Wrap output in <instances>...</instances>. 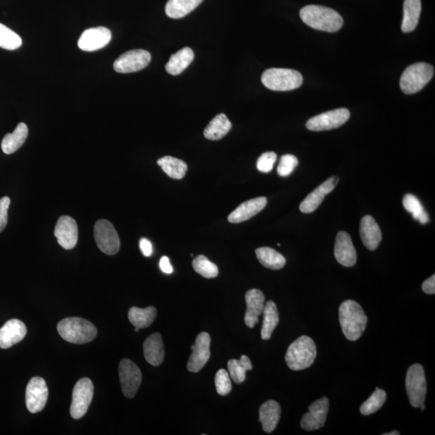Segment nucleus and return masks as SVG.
I'll return each mask as SVG.
<instances>
[{
	"label": "nucleus",
	"instance_id": "nucleus-1",
	"mask_svg": "<svg viewBox=\"0 0 435 435\" xmlns=\"http://www.w3.org/2000/svg\"><path fill=\"white\" fill-rule=\"evenodd\" d=\"M300 17L308 26L320 31L335 33L344 24L343 18L334 9L320 5H308L302 8Z\"/></svg>",
	"mask_w": 435,
	"mask_h": 435
},
{
	"label": "nucleus",
	"instance_id": "nucleus-2",
	"mask_svg": "<svg viewBox=\"0 0 435 435\" xmlns=\"http://www.w3.org/2000/svg\"><path fill=\"white\" fill-rule=\"evenodd\" d=\"M339 317L346 338L350 341L358 340L368 324L363 308L353 300H346L340 306Z\"/></svg>",
	"mask_w": 435,
	"mask_h": 435
},
{
	"label": "nucleus",
	"instance_id": "nucleus-3",
	"mask_svg": "<svg viewBox=\"0 0 435 435\" xmlns=\"http://www.w3.org/2000/svg\"><path fill=\"white\" fill-rule=\"evenodd\" d=\"M57 331L63 340L75 344L90 343L98 333L92 322L77 317H66L59 322Z\"/></svg>",
	"mask_w": 435,
	"mask_h": 435
},
{
	"label": "nucleus",
	"instance_id": "nucleus-4",
	"mask_svg": "<svg viewBox=\"0 0 435 435\" xmlns=\"http://www.w3.org/2000/svg\"><path fill=\"white\" fill-rule=\"evenodd\" d=\"M317 349L314 340L302 335L290 345L286 351V362L291 370H304L314 364Z\"/></svg>",
	"mask_w": 435,
	"mask_h": 435
},
{
	"label": "nucleus",
	"instance_id": "nucleus-5",
	"mask_svg": "<svg viewBox=\"0 0 435 435\" xmlns=\"http://www.w3.org/2000/svg\"><path fill=\"white\" fill-rule=\"evenodd\" d=\"M434 70L428 63L418 62L405 70L400 80V89L407 95L415 94L432 80Z\"/></svg>",
	"mask_w": 435,
	"mask_h": 435
},
{
	"label": "nucleus",
	"instance_id": "nucleus-6",
	"mask_svg": "<svg viewBox=\"0 0 435 435\" xmlns=\"http://www.w3.org/2000/svg\"><path fill=\"white\" fill-rule=\"evenodd\" d=\"M261 82L268 89L289 91L300 87L303 77L301 73L295 70L272 68L263 73Z\"/></svg>",
	"mask_w": 435,
	"mask_h": 435
},
{
	"label": "nucleus",
	"instance_id": "nucleus-7",
	"mask_svg": "<svg viewBox=\"0 0 435 435\" xmlns=\"http://www.w3.org/2000/svg\"><path fill=\"white\" fill-rule=\"evenodd\" d=\"M405 389L410 405L414 408H420L424 404L427 396V380L423 367L419 364L410 366L407 378Z\"/></svg>",
	"mask_w": 435,
	"mask_h": 435
},
{
	"label": "nucleus",
	"instance_id": "nucleus-8",
	"mask_svg": "<svg viewBox=\"0 0 435 435\" xmlns=\"http://www.w3.org/2000/svg\"><path fill=\"white\" fill-rule=\"evenodd\" d=\"M95 239L98 248L109 256L118 253L120 241L113 224L109 220L100 219L97 221L94 228Z\"/></svg>",
	"mask_w": 435,
	"mask_h": 435
},
{
	"label": "nucleus",
	"instance_id": "nucleus-9",
	"mask_svg": "<svg viewBox=\"0 0 435 435\" xmlns=\"http://www.w3.org/2000/svg\"><path fill=\"white\" fill-rule=\"evenodd\" d=\"M94 385L89 378L77 381L73 390L71 414L73 419H80L87 413L94 397Z\"/></svg>",
	"mask_w": 435,
	"mask_h": 435
},
{
	"label": "nucleus",
	"instance_id": "nucleus-10",
	"mask_svg": "<svg viewBox=\"0 0 435 435\" xmlns=\"http://www.w3.org/2000/svg\"><path fill=\"white\" fill-rule=\"evenodd\" d=\"M119 375L122 392L127 398H133L142 380V374L138 366L130 360H122L119 366Z\"/></svg>",
	"mask_w": 435,
	"mask_h": 435
},
{
	"label": "nucleus",
	"instance_id": "nucleus-11",
	"mask_svg": "<svg viewBox=\"0 0 435 435\" xmlns=\"http://www.w3.org/2000/svg\"><path fill=\"white\" fill-rule=\"evenodd\" d=\"M350 118V111L339 109L317 115L306 122V128L311 131H321L338 129Z\"/></svg>",
	"mask_w": 435,
	"mask_h": 435
},
{
	"label": "nucleus",
	"instance_id": "nucleus-12",
	"mask_svg": "<svg viewBox=\"0 0 435 435\" xmlns=\"http://www.w3.org/2000/svg\"><path fill=\"white\" fill-rule=\"evenodd\" d=\"M151 62L150 53L144 50H134L120 56L114 62V70L120 73L138 72L145 69Z\"/></svg>",
	"mask_w": 435,
	"mask_h": 435
},
{
	"label": "nucleus",
	"instance_id": "nucleus-13",
	"mask_svg": "<svg viewBox=\"0 0 435 435\" xmlns=\"http://www.w3.org/2000/svg\"><path fill=\"white\" fill-rule=\"evenodd\" d=\"M48 390L46 380L39 376L29 381L26 389V407L28 411L37 414L46 407Z\"/></svg>",
	"mask_w": 435,
	"mask_h": 435
},
{
	"label": "nucleus",
	"instance_id": "nucleus-14",
	"mask_svg": "<svg viewBox=\"0 0 435 435\" xmlns=\"http://www.w3.org/2000/svg\"><path fill=\"white\" fill-rule=\"evenodd\" d=\"M308 409L309 413L304 414L302 418V428L305 431L312 432L324 427L329 410L328 398L324 397L317 400Z\"/></svg>",
	"mask_w": 435,
	"mask_h": 435
},
{
	"label": "nucleus",
	"instance_id": "nucleus-15",
	"mask_svg": "<svg viewBox=\"0 0 435 435\" xmlns=\"http://www.w3.org/2000/svg\"><path fill=\"white\" fill-rule=\"evenodd\" d=\"M111 40V33L105 27L86 29L83 32L77 46L83 51L93 52L101 50L109 45Z\"/></svg>",
	"mask_w": 435,
	"mask_h": 435
},
{
	"label": "nucleus",
	"instance_id": "nucleus-16",
	"mask_svg": "<svg viewBox=\"0 0 435 435\" xmlns=\"http://www.w3.org/2000/svg\"><path fill=\"white\" fill-rule=\"evenodd\" d=\"M210 346H211V337L207 332H202L195 340L193 353L187 363L188 371L197 373L203 369L211 358Z\"/></svg>",
	"mask_w": 435,
	"mask_h": 435
},
{
	"label": "nucleus",
	"instance_id": "nucleus-17",
	"mask_svg": "<svg viewBox=\"0 0 435 435\" xmlns=\"http://www.w3.org/2000/svg\"><path fill=\"white\" fill-rule=\"evenodd\" d=\"M55 236L59 246L66 250L75 248L78 239V228L75 219L70 216H62L57 223Z\"/></svg>",
	"mask_w": 435,
	"mask_h": 435
},
{
	"label": "nucleus",
	"instance_id": "nucleus-18",
	"mask_svg": "<svg viewBox=\"0 0 435 435\" xmlns=\"http://www.w3.org/2000/svg\"><path fill=\"white\" fill-rule=\"evenodd\" d=\"M335 257L337 261L345 267H353L358 261V254L349 233L340 232L337 234Z\"/></svg>",
	"mask_w": 435,
	"mask_h": 435
},
{
	"label": "nucleus",
	"instance_id": "nucleus-19",
	"mask_svg": "<svg viewBox=\"0 0 435 435\" xmlns=\"http://www.w3.org/2000/svg\"><path fill=\"white\" fill-rule=\"evenodd\" d=\"M339 183V178L331 177L317 187L314 192H311L308 196L303 200L300 204V211L304 214H310L316 211L327 194H329L333 190L337 184Z\"/></svg>",
	"mask_w": 435,
	"mask_h": 435
},
{
	"label": "nucleus",
	"instance_id": "nucleus-20",
	"mask_svg": "<svg viewBox=\"0 0 435 435\" xmlns=\"http://www.w3.org/2000/svg\"><path fill=\"white\" fill-rule=\"evenodd\" d=\"M27 334V327L19 320H11L0 328V349H8L19 343Z\"/></svg>",
	"mask_w": 435,
	"mask_h": 435
},
{
	"label": "nucleus",
	"instance_id": "nucleus-21",
	"mask_svg": "<svg viewBox=\"0 0 435 435\" xmlns=\"http://www.w3.org/2000/svg\"><path fill=\"white\" fill-rule=\"evenodd\" d=\"M246 301L247 311L244 322L249 328H253L259 322V316L263 313L266 297L261 290L252 289L246 293Z\"/></svg>",
	"mask_w": 435,
	"mask_h": 435
},
{
	"label": "nucleus",
	"instance_id": "nucleus-22",
	"mask_svg": "<svg viewBox=\"0 0 435 435\" xmlns=\"http://www.w3.org/2000/svg\"><path fill=\"white\" fill-rule=\"evenodd\" d=\"M267 198L259 197L244 202L229 214L228 221L231 223L246 222L260 213L266 207Z\"/></svg>",
	"mask_w": 435,
	"mask_h": 435
},
{
	"label": "nucleus",
	"instance_id": "nucleus-23",
	"mask_svg": "<svg viewBox=\"0 0 435 435\" xmlns=\"http://www.w3.org/2000/svg\"><path fill=\"white\" fill-rule=\"evenodd\" d=\"M360 233L364 246L371 251L378 248L382 241V233L373 216H365L361 219Z\"/></svg>",
	"mask_w": 435,
	"mask_h": 435
},
{
	"label": "nucleus",
	"instance_id": "nucleus-24",
	"mask_svg": "<svg viewBox=\"0 0 435 435\" xmlns=\"http://www.w3.org/2000/svg\"><path fill=\"white\" fill-rule=\"evenodd\" d=\"M280 405L275 400H268L259 409V421L262 424L263 432L272 433L276 429L281 418Z\"/></svg>",
	"mask_w": 435,
	"mask_h": 435
},
{
	"label": "nucleus",
	"instance_id": "nucleus-25",
	"mask_svg": "<svg viewBox=\"0 0 435 435\" xmlns=\"http://www.w3.org/2000/svg\"><path fill=\"white\" fill-rule=\"evenodd\" d=\"M145 358L149 364L159 366L165 358V348L163 338L159 333L151 335L144 344Z\"/></svg>",
	"mask_w": 435,
	"mask_h": 435
},
{
	"label": "nucleus",
	"instance_id": "nucleus-26",
	"mask_svg": "<svg viewBox=\"0 0 435 435\" xmlns=\"http://www.w3.org/2000/svg\"><path fill=\"white\" fill-rule=\"evenodd\" d=\"M194 53L192 48L185 47L178 52L171 55L169 61L165 66V70L170 75H178L192 64Z\"/></svg>",
	"mask_w": 435,
	"mask_h": 435
},
{
	"label": "nucleus",
	"instance_id": "nucleus-27",
	"mask_svg": "<svg viewBox=\"0 0 435 435\" xmlns=\"http://www.w3.org/2000/svg\"><path fill=\"white\" fill-rule=\"evenodd\" d=\"M28 129L24 123L19 124L12 133L4 136L1 148L5 154H12L26 142L28 138Z\"/></svg>",
	"mask_w": 435,
	"mask_h": 435
},
{
	"label": "nucleus",
	"instance_id": "nucleus-28",
	"mask_svg": "<svg viewBox=\"0 0 435 435\" xmlns=\"http://www.w3.org/2000/svg\"><path fill=\"white\" fill-rule=\"evenodd\" d=\"M402 24L403 33L413 32L416 28L422 11L421 0H405Z\"/></svg>",
	"mask_w": 435,
	"mask_h": 435
},
{
	"label": "nucleus",
	"instance_id": "nucleus-29",
	"mask_svg": "<svg viewBox=\"0 0 435 435\" xmlns=\"http://www.w3.org/2000/svg\"><path fill=\"white\" fill-rule=\"evenodd\" d=\"M232 124L228 116L225 114H219L210 122L207 128L204 130V136L210 140H221L232 129Z\"/></svg>",
	"mask_w": 435,
	"mask_h": 435
},
{
	"label": "nucleus",
	"instance_id": "nucleus-30",
	"mask_svg": "<svg viewBox=\"0 0 435 435\" xmlns=\"http://www.w3.org/2000/svg\"><path fill=\"white\" fill-rule=\"evenodd\" d=\"M263 324L261 328V338L263 340L271 339L273 331L279 324V314L277 307L273 301L266 302L263 311Z\"/></svg>",
	"mask_w": 435,
	"mask_h": 435
},
{
	"label": "nucleus",
	"instance_id": "nucleus-31",
	"mask_svg": "<svg viewBox=\"0 0 435 435\" xmlns=\"http://www.w3.org/2000/svg\"><path fill=\"white\" fill-rule=\"evenodd\" d=\"M203 0H169L165 13L170 18L180 19L193 12Z\"/></svg>",
	"mask_w": 435,
	"mask_h": 435
},
{
	"label": "nucleus",
	"instance_id": "nucleus-32",
	"mask_svg": "<svg viewBox=\"0 0 435 435\" xmlns=\"http://www.w3.org/2000/svg\"><path fill=\"white\" fill-rule=\"evenodd\" d=\"M256 254L261 265L270 270H279L286 266V258L273 248H259L256 250Z\"/></svg>",
	"mask_w": 435,
	"mask_h": 435
},
{
	"label": "nucleus",
	"instance_id": "nucleus-33",
	"mask_svg": "<svg viewBox=\"0 0 435 435\" xmlns=\"http://www.w3.org/2000/svg\"><path fill=\"white\" fill-rule=\"evenodd\" d=\"M158 311L154 306H149L145 309L131 307L129 311V320L131 324L140 329L147 328L156 320Z\"/></svg>",
	"mask_w": 435,
	"mask_h": 435
},
{
	"label": "nucleus",
	"instance_id": "nucleus-34",
	"mask_svg": "<svg viewBox=\"0 0 435 435\" xmlns=\"http://www.w3.org/2000/svg\"><path fill=\"white\" fill-rule=\"evenodd\" d=\"M164 172L173 179H182L187 172V165L183 160L166 156L158 160Z\"/></svg>",
	"mask_w": 435,
	"mask_h": 435
},
{
	"label": "nucleus",
	"instance_id": "nucleus-35",
	"mask_svg": "<svg viewBox=\"0 0 435 435\" xmlns=\"http://www.w3.org/2000/svg\"><path fill=\"white\" fill-rule=\"evenodd\" d=\"M228 369L234 382L241 384L246 379V371L252 370V364L250 359L243 355L239 360H230Z\"/></svg>",
	"mask_w": 435,
	"mask_h": 435
},
{
	"label": "nucleus",
	"instance_id": "nucleus-36",
	"mask_svg": "<svg viewBox=\"0 0 435 435\" xmlns=\"http://www.w3.org/2000/svg\"><path fill=\"white\" fill-rule=\"evenodd\" d=\"M403 206L405 210L412 214L413 218L422 224L429 222V216L418 198L413 194H405L403 198Z\"/></svg>",
	"mask_w": 435,
	"mask_h": 435
},
{
	"label": "nucleus",
	"instance_id": "nucleus-37",
	"mask_svg": "<svg viewBox=\"0 0 435 435\" xmlns=\"http://www.w3.org/2000/svg\"><path fill=\"white\" fill-rule=\"evenodd\" d=\"M386 393L383 389L376 388L375 392L360 407V413L363 415H370L378 411L383 407L386 400Z\"/></svg>",
	"mask_w": 435,
	"mask_h": 435
},
{
	"label": "nucleus",
	"instance_id": "nucleus-38",
	"mask_svg": "<svg viewBox=\"0 0 435 435\" xmlns=\"http://www.w3.org/2000/svg\"><path fill=\"white\" fill-rule=\"evenodd\" d=\"M21 46V37L12 29L0 24V48L7 50H15Z\"/></svg>",
	"mask_w": 435,
	"mask_h": 435
},
{
	"label": "nucleus",
	"instance_id": "nucleus-39",
	"mask_svg": "<svg viewBox=\"0 0 435 435\" xmlns=\"http://www.w3.org/2000/svg\"><path fill=\"white\" fill-rule=\"evenodd\" d=\"M192 265L195 272L205 278H214L219 275V268L216 265L210 261L203 255L194 258Z\"/></svg>",
	"mask_w": 435,
	"mask_h": 435
},
{
	"label": "nucleus",
	"instance_id": "nucleus-40",
	"mask_svg": "<svg viewBox=\"0 0 435 435\" xmlns=\"http://www.w3.org/2000/svg\"><path fill=\"white\" fill-rule=\"evenodd\" d=\"M214 381H216V391L219 395L226 396L231 392L232 389V381L226 370H219Z\"/></svg>",
	"mask_w": 435,
	"mask_h": 435
},
{
	"label": "nucleus",
	"instance_id": "nucleus-41",
	"mask_svg": "<svg viewBox=\"0 0 435 435\" xmlns=\"http://www.w3.org/2000/svg\"><path fill=\"white\" fill-rule=\"evenodd\" d=\"M298 165V160L295 156L286 154L281 156L280 163L278 165L277 173L281 177H287L290 175Z\"/></svg>",
	"mask_w": 435,
	"mask_h": 435
},
{
	"label": "nucleus",
	"instance_id": "nucleus-42",
	"mask_svg": "<svg viewBox=\"0 0 435 435\" xmlns=\"http://www.w3.org/2000/svg\"><path fill=\"white\" fill-rule=\"evenodd\" d=\"M277 156L273 151H266L258 158L257 167L262 173H270L276 163Z\"/></svg>",
	"mask_w": 435,
	"mask_h": 435
},
{
	"label": "nucleus",
	"instance_id": "nucleus-43",
	"mask_svg": "<svg viewBox=\"0 0 435 435\" xmlns=\"http://www.w3.org/2000/svg\"><path fill=\"white\" fill-rule=\"evenodd\" d=\"M10 203H11V200L8 197H3L0 199V233L3 231L8 224Z\"/></svg>",
	"mask_w": 435,
	"mask_h": 435
},
{
	"label": "nucleus",
	"instance_id": "nucleus-44",
	"mask_svg": "<svg viewBox=\"0 0 435 435\" xmlns=\"http://www.w3.org/2000/svg\"><path fill=\"white\" fill-rule=\"evenodd\" d=\"M140 248L141 252L146 257H151V254H153V246H151V243L148 239L142 238L140 239Z\"/></svg>",
	"mask_w": 435,
	"mask_h": 435
},
{
	"label": "nucleus",
	"instance_id": "nucleus-45",
	"mask_svg": "<svg viewBox=\"0 0 435 435\" xmlns=\"http://www.w3.org/2000/svg\"><path fill=\"white\" fill-rule=\"evenodd\" d=\"M423 290L427 295H434L435 293V275L429 277L423 284Z\"/></svg>",
	"mask_w": 435,
	"mask_h": 435
},
{
	"label": "nucleus",
	"instance_id": "nucleus-46",
	"mask_svg": "<svg viewBox=\"0 0 435 435\" xmlns=\"http://www.w3.org/2000/svg\"><path fill=\"white\" fill-rule=\"evenodd\" d=\"M159 266L161 271L166 273V275H171L174 272V268L171 266L169 259L167 257H163L160 259Z\"/></svg>",
	"mask_w": 435,
	"mask_h": 435
},
{
	"label": "nucleus",
	"instance_id": "nucleus-47",
	"mask_svg": "<svg viewBox=\"0 0 435 435\" xmlns=\"http://www.w3.org/2000/svg\"><path fill=\"white\" fill-rule=\"evenodd\" d=\"M400 433L398 432H392L391 433H385L383 435H399Z\"/></svg>",
	"mask_w": 435,
	"mask_h": 435
},
{
	"label": "nucleus",
	"instance_id": "nucleus-48",
	"mask_svg": "<svg viewBox=\"0 0 435 435\" xmlns=\"http://www.w3.org/2000/svg\"><path fill=\"white\" fill-rule=\"evenodd\" d=\"M420 408H421V410H423H423H424L425 409H426V405H425L423 404V405H421V407H420Z\"/></svg>",
	"mask_w": 435,
	"mask_h": 435
},
{
	"label": "nucleus",
	"instance_id": "nucleus-49",
	"mask_svg": "<svg viewBox=\"0 0 435 435\" xmlns=\"http://www.w3.org/2000/svg\"><path fill=\"white\" fill-rule=\"evenodd\" d=\"M139 331H140V328H138V327H135L136 332H138Z\"/></svg>",
	"mask_w": 435,
	"mask_h": 435
}]
</instances>
